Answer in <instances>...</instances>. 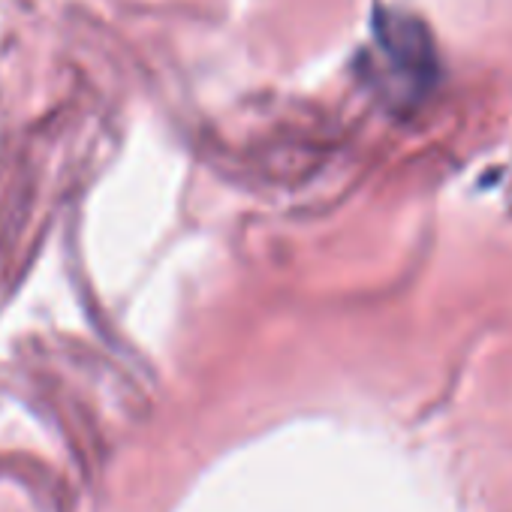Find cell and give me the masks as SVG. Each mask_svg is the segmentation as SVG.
<instances>
[{
  "label": "cell",
  "mask_w": 512,
  "mask_h": 512,
  "mask_svg": "<svg viewBox=\"0 0 512 512\" xmlns=\"http://www.w3.org/2000/svg\"><path fill=\"white\" fill-rule=\"evenodd\" d=\"M374 40L383 61V85L401 100H416L437 82V49L428 28L401 10L374 13Z\"/></svg>",
  "instance_id": "6da1fadb"
}]
</instances>
